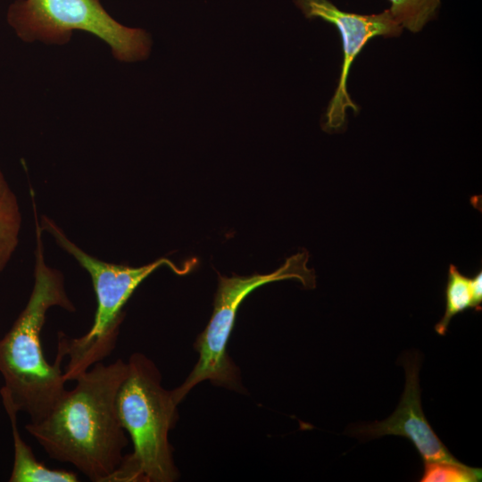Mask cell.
Segmentation results:
<instances>
[{"mask_svg": "<svg viewBox=\"0 0 482 482\" xmlns=\"http://www.w3.org/2000/svg\"><path fill=\"white\" fill-rule=\"evenodd\" d=\"M128 364L122 359L93 367L75 377L48 414L28 422L27 432L49 458L69 463L93 482H107L129 444L116 409Z\"/></svg>", "mask_w": 482, "mask_h": 482, "instance_id": "obj_1", "label": "cell"}, {"mask_svg": "<svg viewBox=\"0 0 482 482\" xmlns=\"http://www.w3.org/2000/svg\"><path fill=\"white\" fill-rule=\"evenodd\" d=\"M471 287L473 292L475 311H481L482 303V271L479 270L473 278H471Z\"/></svg>", "mask_w": 482, "mask_h": 482, "instance_id": "obj_14", "label": "cell"}, {"mask_svg": "<svg viewBox=\"0 0 482 482\" xmlns=\"http://www.w3.org/2000/svg\"><path fill=\"white\" fill-rule=\"evenodd\" d=\"M36 224V262L34 284L29 300L10 329L0 338L1 391L29 422L42 420L65 392L67 379L61 369L63 361L56 357L50 364L41 344V331L49 309L60 307L74 312L62 273L46 264L44 258L42 229L33 204Z\"/></svg>", "mask_w": 482, "mask_h": 482, "instance_id": "obj_2", "label": "cell"}, {"mask_svg": "<svg viewBox=\"0 0 482 482\" xmlns=\"http://www.w3.org/2000/svg\"><path fill=\"white\" fill-rule=\"evenodd\" d=\"M4 409L11 424L13 463L9 482H77L78 474L64 469H50L37 461L33 450L23 440L18 428L19 411L10 397L0 390Z\"/></svg>", "mask_w": 482, "mask_h": 482, "instance_id": "obj_9", "label": "cell"}, {"mask_svg": "<svg viewBox=\"0 0 482 482\" xmlns=\"http://www.w3.org/2000/svg\"><path fill=\"white\" fill-rule=\"evenodd\" d=\"M481 469L467 466L460 461H425L421 482H478L481 481Z\"/></svg>", "mask_w": 482, "mask_h": 482, "instance_id": "obj_13", "label": "cell"}, {"mask_svg": "<svg viewBox=\"0 0 482 482\" xmlns=\"http://www.w3.org/2000/svg\"><path fill=\"white\" fill-rule=\"evenodd\" d=\"M39 224L42 230H46L59 246L71 254L89 273L96 296L94 321L85 335L70 338L59 332L56 356L62 361L68 356L69 362L63 373L67 381H71L113 351L124 318L122 309L144 279L162 266L170 267L179 275L186 274L193 262L183 268H179L167 258H160L140 267L106 262L80 249L48 217L43 215Z\"/></svg>", "mask_w": 482, "mask_h": 482, "instance_id": "obj_4", "label": "cell"}, {"mask_svg": "<svg viewBox=\"0 0 482 482\" xmlns=\"http://www.w3.org/2000/svg\"><path fill=\"white\" fill-rule=\"evenodd\" d=\"M116 397L120 421L129 435L133 451L123 455L107 482H172L179 471L174 463L169 432L178 420L172 391L162 386L154 362L133 353Z\"/></svg>", "mask_w": 482, "mask_h": 482, "instance_id": "obj_3", "label": "cell"}, {"mask_svg": "<svg viewBox=\"0 0 482 482\" xmlns=\"http://www.w3.org/2000/svg\"><path fill=\"white\" fill-rule=\"evenodd\" d=\"M7 21L25 42L62 45L74 30L91 33L121 62L144 60L151 49L147 32L119 23L99 0H17L9 6Z\"/></svg>", "mask_w": 482, "mask_h": 482, "instance_id": "obj_5", "label": "cell"}, {"mask_svg": "<svg viewBox=\"0 0 482 482\" xmlns=\"http://www.w3.org/2000/svg\"><path fill=\"white\" fill-rule=\"evenodd\" d=\"M403 364L405 387L396 410L385 420L355 428L353 434L367 440L389 435L403 436L413 444L424 461H459L438 438L422 411L419 356L407 354Z\"/></svg>", "mask_w": 482, "mask_h": 482, "instance_id": "obj_8", "label": "cell"}, {"mask_svg": "<svg viewBox=\"0 0 482 482\" xmlns=\"http://www.w3.org/2000/svg\"><path fill=\"white\" fill-rule=\"evenodd\" d=\"M468 309L475 310L471 278L463 275L455 265L451 264L445 287V312L435 326L436 332L445 336L451 320Z\"/></svg>", "mask_w": 482, "mask_h": 482, "instance_id": "obj_11", "label": "cell"}, {"mask_svg": "<svg viewBox=\"0 0 482 482\" xmlns=\"http://www.w3.org/2000/svg\"><path fill=\"white\" fill-rule=\"evenodd\" d=\"M394 19L411 32L417 33L432 20L441 0H388Z\"/></svg>", "mask_w": 482, "mask_h": 482, "instance_id": "obj_12", "label": "cell"}, {"mask_svg": "<svg viewBox=\"0 0 482 482\" xmlns=\"http://www.w3.org/2000/svg\"><path fill=\"white\" fill-rule=\"evenodd\" d=\"M295 3L306 18H320L330 22L341 35L344 60L338 85L329 102L323 124L327 131L338 130L345 124L347 108L358 112V106L352 101L346 88L347 76L355 57L372 37H396L401 34L403 28L389 10L366 15L342 11L329 0H295Z\"/></svg>", "mask_w": 482, "mask_h": 482, "instance_id": "obj_7", "label": "cell"}, {"mask_svg": "<svg viewBox=\"0 0 482 482\" xmlns=\"http://www.w3.org/2000/svg\"><path fill=\"white\" fill-rule=\"evenodd\" d=\"M21 228L18 199L0 169V273L12 257Z\"/></svg>", "mask_w": 482, "mask_h": 482, "instance_id": "obj_10", "label": "cell"}, {"mask_svg": "<svg viewBox=\"0 0 482 482\" xmlns=\"http://www.w3.org/2000/svg\"><path fill=\"white\" fill-rule=\"evenodd\" d=\"M308 259V253L303 251L288 257L281 267L269 274L219 276L212 315L195 341L198 361L186 380L171 390L178 404L195 385L204 380L230 389L240 386L238 370L227 353L239 305L254 289L274 281L297 279L305 288L315 287V274L307 267Z\"/></svg>", "mask_w": 482, "mask_h": 482, "instance_id": "obj_6", "label": "cell"}]
</instances>
